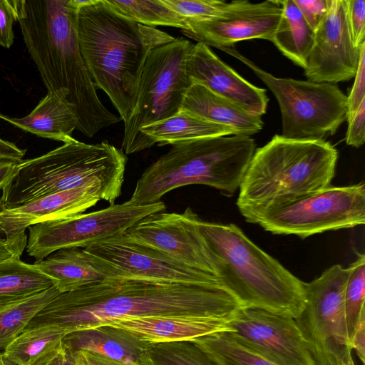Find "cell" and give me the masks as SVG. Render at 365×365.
I'll list each match as a JSON object with an SVG mask.
<instances>
[{"mask_svg":"<svg viewBox=\"0 0 365 365\" xmlns=\"http://www.w3.org/2000/svg\"><path fill=\"white\" fill-rule=\"evenodd\" d=\"M180 110L228 127L236 135L250 136L259 133L264 125L262 116L245 110L197 83H192L188 88Z\"/></svg>","mask_w":365,"mask_h":365,"instance_id":"21","label":"cell"},{"mask_svg":"<svg viewBox=\"0 0 365 365\" xmlns=\"http://www.w3.org/2000/svg\"><path fill=\"white\" fill-rule=\"evenodd\" d=\"M294 1L308 26L315 31L328 12V0H294Z\"/></svg>","mask_w":365,"mask_h":365,"instance_id":"37","label":"cell"},{"mask_svg":"<svg viewBox=\"0 0 365 365\" xmlns=\"http://www.w3.org/2000/svg\"><path fill=\"white\" fill-rule=\"evenodd\" d=\"M0 118L38 137L66 142L77 128L76 118L69 107L54 93L48 92L26 116Z\"/></svg>","mask_w":365,"mask_h":365,"instance_id":"23","label":"cell"},{"mask_svg":"<svg viewBox=\"0 0 365 365\" xmlns=\"http://www.w3.org/2000/svg\"><path fill=\"white\" fill-rule=\"evenodd\" d=\"M83 249L106 277L223 287L217 277L192 268L168 253L125 234L96 242Z\"/></svg>","mask_w":365,"mask_h":365,"instance_id":"13","label":"cell"},{"mask_svg":"<svg viewBox=\"0 0 365 365\" xmlns=\"http://www.w3.org/2000/svg\"><path fill=\"white\" fill-rule=\"evenodd\" d=\"M148 351L140 359L136 365H155Z\"/></svg>","mask_w":365,"mask_h":365,"instance_id":"47","label":"cell"},{"mask_svg":"<svg viewBox=\"0 0 365 365\" xmlns=\"http://www.w3.org/2000/svg\"><path fill=\"white\" fill-rule=\"evenodd\" d=\"M282 14L280 0L255 4L232 1L220 16L210 20L188 21L187 29L181 32L199 43L219 49L254 38L271 41Z\"/></svg>","mask_w":365,"mask_h":365,"instance_id":"16","label":"cell"},{"mask_svg":"<svg viewBox=\"0 0 365 365\" xmlns=\"http://www.w3.org/2000/svg\"><path fill=\"white\" fill-rule=\"evenodd\" d=\"M352 349H354L364 364L365 362V317H362L359 322L353 336L351 339Z\"/></svg>","mask_w":365,"mask_h":365,"instance_id":"43","label":"cell"},{"mask_svg":"<svg viewBox=\"0 0 365 365\" xmlns=\"http://www.w3.org/2000/svg\"><path fill=\"white\" fill-rule=\"evenodd\" d=\"M101 200V190L93 185L53 193L19 207L2 209L0 227L9 240H27L26 230L31 225L81 214Z\"/></svg>","mask_w":365,"mask_h":365,"instance_id":"19","label":"cell"},{"mask_svg":"<svg viewBox=\"0 0 365 365\" xmlns=\"http://www.w3.org/2000/svg\"><path fill=\"white\" fill-rule=\"evenodd\" d=\"M148 352L155 365H217L192 341L151 344Z\"/></svg>","mask_w":365,"mask_h":365,"instance_id":"33","label":"cell"},{"mask_svg":"<svg viewBox=\"0 0 365 365\" xmlns=\"http://www.w3.org/2000/svg\"><path fill=\"white\" fill-rule=\"evenodd\" d=\"M200 231L220 264L223 287L241 307L296 319L305 305L304 282L234 224L200 220Z\"/></svg>","mask_w":365,"mask_h":365,"instance_id":"4","label":"cell"},{"mask_svg":"<svg viewBox=\"0 0 365 365\" xmlns=\"http://www.w3.org/2000/svg\"><path fill=\"white\" fill-rule=\"evenodd\" d=\"M193 43L184 38L153 49L142 71L132 115L124 122L122 151L130 155L149 148L140 130L170 118L181 108L192 82L186 72V59Z\"/></svg>","mask_w":365,"mask_h":365,"instance_id":"9","label":"cell"},{"mask_svg":"<svg viewBox=\"0 0 365 365\" xmlns=\"http://www.w3.org/2000/svg\"><path fill=\"white\" fill-rule=\"evenodd\" d=\"M63 365H75L70 352L63 346Z\"/></svg>","mask_w":365,"mask_h":365,"instance_id":"46","label":"cell"},{"mask_svg":"<svg viewBox=\"0 0 365 365\" xmlns=\"http://www.w3.org/2000/svg\"><path fill=\"white\" fill-rule=\"evenodd\" d=\"M345 9L351 41L359 48L365 43V1L345 0Z\"/></svg>","mask_w":365,"mask_h":365,"instance_id":"35","label":"cell"},{"mask_svg":"<svg viewBox=\"0 0 365 365\" xmlns=\"http://www.w3.org/2000/svg\"><path fill=\"white\" fill-rule=\"evenodd\" d=\"M126 163L124 153L107 140L87 144L72 138L43 155L22 160L1 190L2 209L86 185L98 187L101 200L113 205L121 195Z\"/></svg>","mask_w":365,"mask_h":365,"instance_id":"5","label":"cell"},{"mask_svg":"<svg viewBox=\"0 0 365 365\" xmlns=\"http://www.w3.org/2000/svg\"><path fill=\"white\" fill-rule=\"evenodd\" d=\"M245 220L276 235L301 238L365 223V185L329 186L266 206L238 207Z\"/></svg>","mask_w":365,"mask_h":365,"instance_id":"8","label":"cell"},{"mask_svg":"<svg viewBox=\"0 0 365 365\" xmlns=\"http://www.w3.org/2000/svg\"><path fill=\"white\" fill-rule=\"evenodd\" d=\"M140 132L150 148L155 144L173 145L201 138L236 135L228 127L182 110L170 118L143 127Z\"/></svg>","mask_w":365,"mask_h":365,"instance_id":"25","label":"cell"},{"mask_svg":"<svg viewBox=\"0 0 365 365\" xmlns=\"http://www.w3.org/2000/svg\"><path fill=\"white\" fill-rule=\"evenodd\" d=\"M282 14L272 41L281 53L305 68L314 31L308 26L294 0H283Z\"/></svg>","mask_w":365,"mask_h":365,"instance_id":"27","label":"cell"},{"mask_svg":"<svg viewBox=\"0 0 365 365\" xmlns=\"http://www.w3.org/2000/svg\"><path fill=\"white\" fill-rule=\"evenodd\" d=\"M256 150L250 136L231 135L173 145L138 180L129 202L145 205L161 201L171 190L190 185L214 187L233 195Z\"/></svg>","mask_w":365,"mask_h":365,"instance_id":"6","label":"cell"},{"mask_svg":"<svg viewBox=\"0 0 365 365\" xmlns=\"http://www.w3.org/2000/svg\"><path fill=\"white\" fill-rule=\"evenodd\" d=\"M1 210L2 204L0 196V212ZM26 244L27 240H7L0 227V261L11 257H21L26 249Z\"/></svg>","mask_w":365,"mask_h":365,"instance_id":"41","label":"cell"},{"mask_svg":"<svg viewBox=\"0 0 365 365\" xmlns=\"http://www.w3.org/2000/svg\"><path fill=\"white\" fill-rule=\"evenodd\" d=\"M230 320L213 315L184 314L127 317L100 325L123 329L147 344H155L191 341L230 330L227 325Z\"/></svg>","mask_w":365,"mask_h":365,"instance_id":"20","label":"cell"},{"mask_svg":"<svg viewBox=\"0 0 365 365\" xmlns=\"http://www.w3.org/2000/svg\"><path fill=\"white\" fill-rule=\"evenodd\" d=\"M186 72L192 83L203 86L245 110L260 116L266 113V89L243 78L210 46L199 42L192 45L186 59Z\"/></svg>","mask_w":365,"mask_h":365,"instance_id":"18","label":"cell"},{"mask_svg":"<svg viewBox=\"0 0 365 365\" xmlns=\"http://www.w3.org/2000/svg\"><path fill=\"white\" fill-rule=\"evenodd\" d=\"M60 293L53 286L0 310V351L18 336L36 315Z\"/></svg>","mask_w":365,"mask_h":365,"instance_id":"30","label":"cell"},{"mask_svg":"<svg viewBox=\"0 0 365 365\" xmlns=\"http://www.w3.org/2000/svg\"><path fill=\"white\" fill-rule=\"evenodd\" d=\"M338 151L325 140L274 135L255 150L240 185L237 207L266 206L331 185Z\"/></svg>","mask_w":365,"mask_h":365,"instance_id":"7","label":"cell"},{"mask_svg":"<svg viewBox=\"0 0 365 365\" xmlns=\"http://www.w3.org/2000/svg\"><path fill=\"white\" fill-rule=\"evenodd\" d=\"M120 15L144 26H172L185 30L188 22L165 6L161 0H103Z\"/></svg>","mask_w":365,"mask_h":365,"instance_id":"31","label":"cell"},{"mask_svg":"<svg viewBox=\"0 0 365 365\" xmlns=\"http://www.w3.org/2000/svg\"><path fill=\"white\" fill-rule=\"evenodd\" d=\"M0 365H16L9 360L2 352H0Z\"/></svg>","mask_w":365,"mask_h":365,"instance_id":"48","label":"cell"},{"mask_svg":"<svg viewBox=\"0 0 365 365\" xmlns=\"http://www.w3.org/2000/svg\"><path fill=\"white\" fill-rule=\"evenodd\" d=\"M26 151L13 143L0 138V157L22 160Z\"/></svg>","mask_w":365,"mask_h":365,"instance_id":"44","label":"cell"},{"mask_svg":"<svg viewBox=\"0 0 365 365\" xmlns=\"http://www.w3.org/2000/svg\"><path fill=\"white\" fill-rule=\"evenodd\" d=\"M240 307L220 285L106 277L60 293L26 329L54 325L72 332L113 319L184 314L230 319Z\"/></svg>","mask_w":365,"mask_h":365,"instance_id":"1","label":"cell"},{"mask_svg":"<svg viewBox=\"0 0 365 365\" xmlns=\"http://www.w3.org/2000/svg\"><path fill=\"white\" fill-rule=\"evenodd\" d=\"M66 349L70 352L75 365H136L126 364L88 350Z\"/></svg>","mask_w":365,"mask_h":365,"instance_id":"40","label":"cell"},{"mask_svg":"<svg viewBox=\"0 0 365 365\" xmlns=\"http://www.w3.org/2000/svg\"><path fill=\"white\" fill-rule=\"evenodd\" d=\"M346 143L354 148L361 147L365 140V101L356 111L346 118Z\"/></svg>","mask_w":365,"mask_h":365,"instance_id":"38","label":"cell"},{"mask_svg":"<svg viewBox=\"0 0 365 365\" xmlns=\"http://www.w3.org/2000/svg\"><path fill=\"white\" fill-rule=\"evenodd\" d=\"M200 220L190 207L182 213L162 211L145 217L124 234L220 279V264L200 231Z\"/></svg>","mask_w":365,"mask_h":365,"instance_id":"14","label":"cell"},{"mask_svg":"<svg viewBox=\"0 0 365 365\" xmlns=\"http://www.w3.org/2000/svg\"><path fill=\"white\" fill-rule=\"evenodd\" d=\"M227 325L240 341L277 365H317L293 318L240 307Z\"/></svg>","mask_w":365,"mask_h":365,"instance_id":"15","label":"cell"},{"mask_svg":"<svg viewBox=\"0 0 365 365\" xmlns=\"http://www.w3.org/2000/svg\"><path fill=\"white\" fill-rule=\"evenodd\" d=\"M63 347L58 348L38 359L33 365H63Z\"/></svg>","mask_w":365,"mask_h":365,"instance_id":"45","label":"cell"},{"mask_svg":"<svg viewBox=\"0 0 365 365\" xmlns=\"http://www.w3.org/2000/svg\"><path fill=\"white\" fill-rule=\"evenodd\" d=\"M76 30L83 61L96 89L107 94L125 122L134 110L148 55L175 38L120 15L103 0H88L78 9Z\"/></svg>","mask_w":365,"mask_h":365,"instance_id":"3","label":"cell"},{"mask_svg":"<svg viewBox=\"0 0 365 365\" xmlns=\"http://www.w3.org/2000/svg\"><path fill=\"white\" fill-rule=\"evenodd\" d=\"M56 282L20 257L0 261V310L53 286Z\"/></svg>","mask_w":365,"mask_h":365,"instance_id":"26","label":"cell"},{"mask_svg":"<svg viewBox=\"0 0 365 365\" xmlns=\"http://www.w3.org/2000/svg\"><path fill=\"white\" fill-rule=\"evenodd\" d=\"M28 51L48 92L72 110L79 131L92 138L121 120L101 103L78 40L75 0H11Z\"/></svg>","mask_w":365,"mask_h":365,"instance_id":"2","label":"cell"},{"mask_svg":"<svg viewBox=\"0 0 365 365\" xmlns=\"http://www.w3.org/2000/svg\"><path fill=\"white\" fill-rule=\"evenodd\" d=\"M354 81L346 100V118L353 114L365 101V44L361 48Z\"/></svg>","mask_w":365,"mask_h":365,"instance_id":"36","label":"cell"},{"mask_svg":"<svg viewBox=\"0 0 365 365\" xmlns=\"http://www.w3.org/2000/svg\"><path fill=\"white\" fill-rule=\"evenodd\" d=\"M62 344L71 351L88 350L130 364H136L151 345L123 329L108 325L70 332L63 337Z\"/></svg>","mask_w":365,"mask_h":365,"instance_id":"22","label":"cell"},{"mask_svg":"<svg viewBox=\"0 0 365 365\" xmlns=\"http://www.w3.org/2000/svg\"><path fill=\"white\" fill-rule=\"evenodd\" d=\"M328 12L314 31L304 75L315 83L336 84L355 76L361 47L353 44L348 26L345 0H328Z\"/></svg>","mask_w":365,"mask_h":365,"instance_id":"17","label":"cell"},{"mask_svg":"<svg viewBox=\"0 0 365 365\" xmlns=\"http://www.w3.org/2000/svg\"><path fill=\"white\" fill-rule=\"evenodd\" d=\"M191 341L217 365H277L242 344L230 330Z\"/></svg>","mask_w":365,"mask_h":365,"instance_id":"29","label":"cell"},{"mask_svg":"<svg viewBox=\"0 0 365 365\" xmlns=\"http://www.w3.org/2000/svg\"><path fill=\"white\" fill-rule=\"evenodd\" d=\"M22 160L0 157V190L16 175Z\"/></svg>","mask_w":365,"mask_h":365,"instance_id":"42","label":"cell"},{"mask_svg":"<svg viewBox=\"0 0 365 365\" xmlns=\"http://www.w3.org/2000/svg\"><path fill=\"white\" fill-rule=\"evenodd\" d=\"M349 274L334 264L304 282V308L294 319L317 365H355L344 309Z\"/></svg>","mask_w":365,"mask_h":365,"instance_id":"11","label":"cell"},{"mask_svg":"<svg viewBox=\"0 0 365 365\" xmlns=\"http://www.w3.org/2000/svg\"><path fill=\"white\" fill-rule=\"evenodd\" d=\"M16 16L11 0H0V45L9 48L14 43Z\"/></svg>","mask_w":365,"mask_h":365,"instance_id":"39","label":"cell"},{"mask_svg":"<svg viewBox=\"0 0 365 365\" xmlns=\"http://www.w3.org/2000/svg\"><path fill=\"white\" fill-rule=\"evenodd\" d=\"M161 1L187 22L216 19L222 15L230 5V2L217 0Z\"/></svg>","mask_w":365,"mask_h":365,"instance_id":"34","label":"cell"},{"mask_svg":"<svg viewBox=\"0 0 365 365\" xmlns=\"http://www.w3.org/2000/svg\"><path fill=\"white\" fill-rule=\"evenodd\" d=\"M344 292V309L351 339L361 319L365 317V255L357 254L351 264Z\"/></svg>","mask_w":365,"mask_h":365,"instance_id":"32","label":"cell"},{"mask_svg":"<svg viewBox=\"0 0 365 365\" xmlns=\"http://www.w3.org/2000/svg\"><path fill=\"white\" fill-rule=\"evenodd\" d=\"M165 209L162 201L137 205L128 200L86 214L38 222L28 228L26 251L39 261L61 249L85 248L120 236L145 217Z\"/></svg>","mask_w":365,"mask_h":365,"instance_id":"12","label":"cell"},{"mask_svg":"<svg viewBox=\"0 0 365 365\" xmlns=\"http://www.w3.org/2000/svg\"><path fill=\"white\" fill-rule=\"evenodd\" d=\"M33 265L56 282L61 293L76 290L106 278L83 248L72 247L54 252Z\"/></svg>","mask_w":365,"mask_h":365,"instance_id":"24","label":"cell"},{"mask_svg":"<svg viewBox=\"0 0 365 365\" xmlns=\"http://www.w3.org/2000/svg\"><path fill=\"white\" fill-rule=\"evenodd\" d=\"M71 331L54 325L24 329L2 351L16 365H33L62 344L63 337Z\"/></svg>","mask_w":365,"mask_h":365,"instance_id":"28","label":"cell"},{"mask_svg":"<svg viewBox=\"0 0 365 365\" xmlns=\"http://www.w3.org/2000/svg\"><path fill=\"white\" fill-rule=\"evenodd\" d=\"M220 50L248 66L275 96L282 114L283 137L324 140L346 120L347 96L336 84L277 78L260 68L234 46Z\"/></svg>","mask_w":365,"mask_h":365,"instance_id":"10","label":"cell"}]
</instances>
